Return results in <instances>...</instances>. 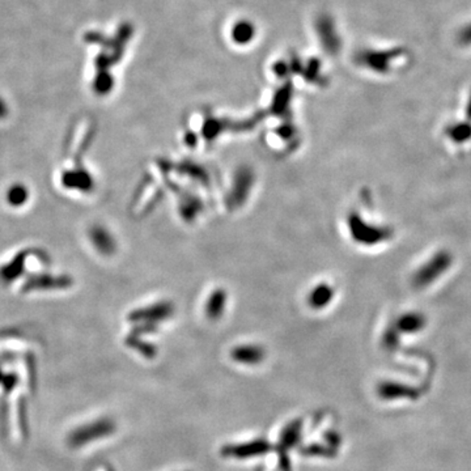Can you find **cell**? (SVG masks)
I'll return each mask as SVG.
<instances>
[{"label":"cell","mask_w":471,"mask_h":471,"mask_svg":"<svg viewBox=\"0 0 471 471\" xmlns=\"http://www.w3.org/2000/svg\"><path fill=\"white\" fill-rule=\"evenodd\" d=\"M114 431V425L110 420H99L91 425H84L69 436L71 447H81L96 438L106 436Z\"/></svg>","instance_id":"6da1fadb"},{"label":"cell","mask_w":471,"mask_h":471,"mask_svg":"<svg viewBox=\"0 0 471 471\" xmlns=\"http://www.w3.org/2000/svg\"><path fill=\"white\" fill-rule=\"evenodd\" d=\"M266 449H267V444L264 441H253V443H248L242 445L228 447L224 450V453L232 457H241L242 459V457H250V456L264 453Z\"/></svg>","instance_id":"7a4b0ae2"},{"label":"cell","mask_w":471,"mask_h":471,"mask_svg":"<svg viewBox=\"0 0 471 471\" xmlns=\"http://www.w3.org/2000/svg\"><path fill=\"white\" fill-rule=\"evenodd\" d=\"M253 25L248 23L237 24L233 29V38L237 41V44H248L250 38H253Z\"/></svg>","instance_id":"3957f363"},{"label":"cell","mask_w":471,"mask_h":471,"mask_svg":"<svg viewBox=\"0 0 471 471\" xmlns=\"http://www.w3.org/2000/svg\"><path fill=\"white\" fill-rule=\"evenodd\" d=\"M234 357L242 363H255L261 359V351L258 348H241L234 354Z\"/></svg>","instance_id":"277c9868"}]
</instances>
